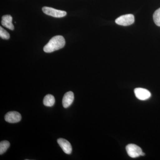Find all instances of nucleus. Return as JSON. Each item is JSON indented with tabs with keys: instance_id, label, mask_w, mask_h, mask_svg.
I'll return each instance as SVG.
<instances>
[{
	"instance_id": "f257e3e1",
	"label": "nucleus",
	"mask_w": 160,
	"mask_h": 160,
	"mask_svg": "<svg viewBox=\"0 0 160 160\" xmlns=\"http://www.w3.org/2000/svg\"><path fill=\"white\" fill-rule=\"evenodd\" d=\"M66 41L62 36H56L52 38L49 42L44 46V52H51L62 49L65 46Z\"/></svg>"
},
{
	"instance_id": "f03ea898",
	"label": "nucleus",
	"mask_w": 160,
	"mask_h": 160,
	"mask_svg": "<svg viewBox=\"0 0 160 160\" xmlns=\"http://www.w3.org/2000/svg\"><path fill=\"white\" fill-rule=\"evenodd\" d=\"M126 151L129 157L136 158L142 156L143 152L142 149L135 144H130L126 147Z\"/></svg>"
},
{
	"instance_id": "7ed1b4c3",
	"label": "nucleus",
	"mask_w": 160,
	"mask_h": 160,
	"mask_svg": "<svg viewBox=\"0 0 160 160\" xmlns=\"http://www.w3.org/2000/svg\"><path fill=\"white\" fill-rule=\"evenodd\" d=\"M134 17L132 14L124 15L118 18L115 20L118 25L122 26H128L134 22Z\"/></svg>"
},
{
	"instance_id": "20e7f679",
	"label": "nucleus",
	"mask_w": 160,
	"mask_h": 160,
	"mask_svg": "<svg viewBox=\"0 0 160 160\" xmlns=\"http://www.w3.org/2000/svg\"><path fill=\"white\" fill-rule=\"evenodd\" d=\"M44 13L55 18H62L66 16L67 12L62 10H58L49 7H43L42 9Z\"/></svg>"
},
{
	"instance_id": "39448f33",
	"label": "nucleus",
	"mask_w": 160,
	"mask_h": 160,
	"mask_svg": "<svg viewBox=\"0 0 160 160\" xmlns=\"http://www.w3.org/2000/svg\"><path fill=\"white\" fill-rule=\"evenodd\" d=\"M5 120L10 123H17L22 119V116L19 112L16 111H10L7 112L5 116Z\"/></svg>"
},
{
	"instance_id": "423d86ee",
	"label": "nucleus",
	"mask_w": 160,
	"mask_h": 160,
	"mask_svg": "<svg viewBox=\"0 0 160 160\" xmlns=\"http://www.w3.org/2000/svg\"><path fill=\"white\" fill-rule=\"evenodd\" d=\"M134 93L138 99L142 101L148 99L151 96V93L149 90L141 88L135 89Z\"/></svg>"
},
{
	"instance_id": "0eeeda50",
	"label": "nucleus",
	"mask_w": 160,
	"mask_h": 160,
	"mask_svg": "<svg viewBox=\"0 0 160 160\" xmlns=\"http://www.w3.org/2000/svg\"><path fill=\"white\" fill-rule=\"evenodd\" d=\"M58 143L66 154H71L72 151V147L70 143L67 140L59 138L58 139Z\"/></svg>"
},
{
	"instance_id": "6e6552de",
	"label": "nucleus",
	"mask_w": 160,
	"mask_h": 160,
	"mask_svg": "<svg viewBox=\"0 0 160 160\" xmlns=\"http://www.w3.org/2000/svg\"><path fill=\"white\" fill-rule=\"evenodd\" d=\"M74 94L71 91L68 92L64 95L62 99V105L65 108L71 106L74 100Z\"/></svg>"
},
{
	"instance_id": "1a4fd4ad",
	"label": "nucleus",
	"mask_w": 160,
	"mask_h": 160,
	"mask_svg": "<svg viewBox=\"0 0 160 160\" xmlns=\"http://www.w3.org/2000/svg\"><path fill=\"white\" fill-rule=\"evenodd\" d=\"M12 18L11 15H4L2 17V25L10 30H13L14 27L12 24Z\"/></svg>"
},
{
	"instance_id": "9d476101",
	"label": "nucleus",
	"mask_w": 160,
	"mask_h": 160,
	"mask_svg": "<svg viewBox=\"0 0 160 160\" xmlns=\"http://www.w3.org/2000/svg\"><path fill=\"white\" fill-rule=\"evenodd\" d=\"M55 100L54 96L51 94H47L43 99V104L45 106L51 107L54 105Z\"/></svg>"
},
{
	"instance_id": "9b49d317",
	"label": "nucleus",
	"mask_w": 160,
	"mask_h": 160,
	"mask_svg": "<svg viewBox=\"0 0 160 160\" xmlns=\"http://www.w3.org/2000/svg\"><path fill=\"white\" fill-rule=\"evenodd\" d=\"M10 146V143L7 141H2L0 143V154L2 155L7 151Z\"/></svg>"
},
{
	"instance_id": "f8f14e48",
	"label": "nucleus",
	"mask_w": 160,
	"mask_h": 160,
	"mask_svg": "<svg viewBox=\"0 0 160 160\" xmlns=\"http://www.w3.org/2000/svg\"><path fill=\"white\" fill-rule=\"evenodd\" d=\"M153 19L155 24L158 26H160V8L155 11L153 15Z\"/></svg>"
},
{
	"instance_id": "ddd939ff",
	"label": "nucleus",
	"mask_w": 160,
	"mask_h": 160,
	"mask_svg": "<svg viewBox=\"0 0 160 160\" xmlns=\"http://www.w3.org/2000/svg\"><path fill=\"white\" fill-rule=\"evenodd\" d=\"M0 37L3 39L8 40L10 38V35L5 29L0 27Z\"/></svg>"
}]
</instances>
